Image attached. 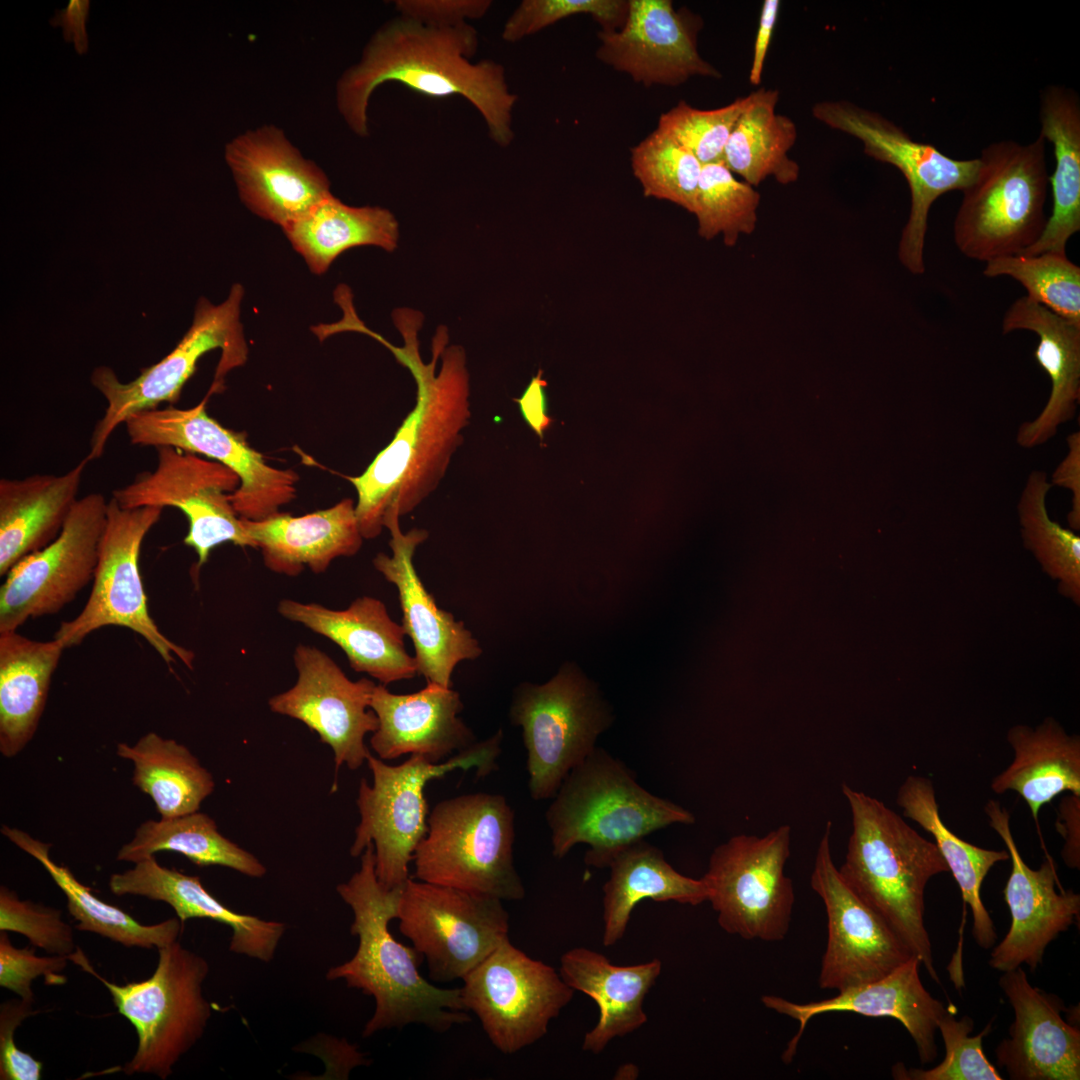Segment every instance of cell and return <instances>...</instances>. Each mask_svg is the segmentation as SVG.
<instances>
[{"instance_id": "obj_14", "label": "cell", "mask_w": 1080, "mask_h": 1080, "mask_svg": "<svg viewBox=\"0 0 1080 1080\" xmlns=\"http://www.w3.org/2000/svg\"><path fill=\"white\" fill-rule=\"evenodd\" d=\"M791 827L764 836L739 834L712 852L702 880L719 926L745 940L776 942L788 934L795 892L785 874Z\"/></svg>"}, {"instance_id": "obj_24", "label": "cell", "mask_w": 1080, "mask_h": 1080, "mask_svg": "<svg viewBox=\"0 0 1080 1080\" xmlns=\"http://www.w3.org/2000/svg\"><path fill=\"white\" fill-rule=\"evenodd\" d=\"M225 158L243 203L281 228L331 194L326 174L273 125L238 135Z\"/></svg>"}, {"instance_id": "obj_48", "label": "cell", "mask_w": 1080, "mask_h": 1080, "mask_svg": "<svg viewBox=\"0 0 1080 1080\" xmlns=\"http://www.w3.org/2000/svg\"><path fill=\"white\" fill-rule=\"evenodd\" d=\"M630 161L645 197L666 200L693 213L703 165L690 151L655 129L631 148Z\"/></svg>"}, {"instance_id": "obj_59", "label": "cell", "mask_w": 1080, "mask_h": 1080, "mask_svg": "<svg viewBox=\"0 0 1080 1080\" xmlns=\"http://www.w3.org/2000/svg\"><path fill=\"white\" fill-rule=\"evenodd\" d=\"M779 8V0H765L762 4L749 71V81L752 85H758L761 82L766 56L779 15Z\"/></svg>"}, {"instance_id": "obj_5", "label": "cell", "mask_w": 1080, "mask_h": 1080, "mask_svg": "<svg viewBox=\"0 0 1080 1080\" xmlns=\"http://www.w3.org/2000/svg\"><path fill=\"white\" fill-rule=\"evenodd\" d=\"M552 854L563 858L579 843L584 861L609 867L622 850L671 824H693L683 807L645 790L620 760L601 748L574 767L547 809Z\"/></svg>"}, {"instance_id": "obj_28", "label": "cell", "mask_w": 1080, "mask_h": 1080, "mask_svg": "<svg viewBox=\"0 0 1080 1080\" xmlns=\"http://www.w3.org/2000/svg\"><path fill=\"white\" fill-rule=\"evenodd\" d=\"M463 707L457 691L436 683L427 682L411 694H395L376 684L370 708L379 725L370 738L371 748L382 760L417 754L440 763L477 742L458 716Z\"/></svg>"}, {"instance_id": "obj_49", "label": "cell", "mask_w": 1080, "mask_h": 1080, "mask_svg": "<svg viewBox=\"0 0 1080 1080\" xmlns=\"http://www.w3.org/2000/svg\"><path fill=\"white\" fill-rule=\"evenodd\" d=\"M973 1020L969 1016L955 1017L950 1005L937 1022L945 1057L931 1069L905 1068L902 1063L892 1067L894 1079L901 1080H1002L996 1067L983 1051V1038L990 1032L989 1023L979 1034L970 1036Z\"/></svg>"}, {"instance_id": "obj_47", "label": "cell", "mask_w": 1080, "mask_h": 1080, "mask_svg": "<svg viewBox=\"0 0 1080 1080\" xmlns=\"http://www.w3.org/2000/svg\"><path fill=\"white\" fill-rule=\"evenodd\" d=\"M983 274L1018 281L1029 299L1080 326V267L1066 253L1016 254L985 263Z\"/></svg>"}, {"instance_id": "obj_43", "label": "cell", "mask_w": 1080, "mask_h": 1080, "mask_svg": "<svg viewBox=\"0 0 1080 1080\" xmlns=\"http://www.w3.org/2000/svg\"><path fill=\"white\" fill-rule=\"evenodd\" d=\"M119 757L133 763L132 783L148 795L161 818L199 811L215 781L183 744L149 732L133 745L118 743Z\"/></svg>"}, {"instance_id": "obj_26", "label": "cell", "mask_w": 1080, "mask_h": 1080, "mask_svg": "<svg viewBox=\"0 0 1080 1080\" xmlns=\"http://www.w3.org/2000/svg\"><path fill=\"white\" fill-rule=\"evenodd\" d=\"M921 961L911 956L883 977L839 991L834 997L808 1003H795L775 995H763L765 1007L799 1023L783 1052L785 1063L792 1061L809 1021L820 1014L851 1012L868 1017H892L899 1021L913 1039L922 1064L937 1057V1022L947 1007L923 986Z\"/></svg>"}, {"instance_id": "obj_10", "label": "cell", "mask_w": 1080, "mask_h": 1080, "mask_svg": "<svg viewBox=\"0 0 1080 1080\" xmlns=\"http://www.w3.org/2000/svg\"><path fill=\"white\" fill-rule=\"evenodd\" d=\"M243 295L242 286L234 284L219 305L201 297L192 325L176 347L159 362L141 369L134 380L123 383L106 366L93 371L91 383L104 396L107 406L90 439L87 455L90 461L102 456L113 431L129 416L158 408L164 402L176 403L200 358L215 349L221 350V357L207 396L223 390L227 373L247 360L248 348L240 322Z\"/></svg>"}, {"instance_id": "obj_32", "label": "cell", "mask_w": 1080, "mask_h": 1080, "mask_svg": "<svg viewBox=\"0 0 1080 1080\" xmlns=\"http://www.w3.org/2000/svg\"><path fill=\"white\" fill-rule=\"evenodd\" d=\"M1016 330L1038 336L1034 357L1051 382L1044 408L1034 420L1021 424L1016 435L1018 445L1030 449L1046 443L1075 416L1080 400V326L1023 296L1002 320L1004 334Z\"/></svg>"}, {"instance_id": "obj_53", "label": "cell", "mask_w": 1080, "mask_h": 1080, "mask_svg": "<svg viewBox=\"0 0 1080 1080\" xmlns=\"http://www.w3.org/2000/svg\"><path fill=\"white\" fill-rule=\"evenodd\" d=\"M68 961L66 956H37L34 948H17L6 931L0 932V986L23 1000L34 1002L31 984L38 977L43 976L48 984L66 982L61 972Z\"/></svg>"}, {"instance_id": "obj_9", "label": "cell", "mask_w": 1080, "mask_h": 1080, "mask_svg": "<svg viewBox=\"0 0 1080 1080\" xmlns=\"http://www.w3.org/2000/svg\"><path fill=\"white\" fill-rule=\"evenodd\" d=\"M514 812L494 793H468L438 802L413 854L418 880L516 901L525 888L513 858Z\"/></svg>"}, {"instance_id": "obj_52", "label": "cell", "mask_w": 1080, "mask_h": 1080, "mask_svg": "<svg viewBox=\"0 0 1080 1080\" xmlns=\"http://www.w3.org/2000/svg\"><path fill=\"white\" fill-rule=\"evenodd\" d=\"M0 931L24 935L49 955L69 957L77 950L72 927L61 910L22 900L15 891L0 887Z\"/></svg>"}, {"instance_id": "obj_45", "label": "cell", "mask_w": 1080, "mask_h": 1080, "mask_svg": "<svg viewBox=\"0 0 1080 1080\" xmlns=\"http://www.w3.org/2000/svg\"><path fill=\"white\" fill-rule=\"evenodd\" d=\"M1051 488L1045 471L1029 474L1017 505L1021 535L1043 571L1058 582L1059 593L1079 605L1080 537L1050 518L1046 499Z\"/></svg>"}, {"instance_id": "obj_39", "label": "cell", "mask_w": 1080, "mask_h": 1080, "mask_svg": "<svg viewBox=\"0 0 1080 1080\" xmlns=\"http://www.w3.org/2000/svg\"><path fill=\"white\" fill-rule=\"evenodd\" d=\"M609 867L610 878L603 887L604 946L622 939L632 911L644 899L692 906L708 900V889L701 878L677 872L662 851L644 839L622 850Z\"/></svg>"}, {"instance_id": "obj_46", "label": "cell", "mask_w": 1080, "mask_h": 1080, "mask_svg": "<svg viewBox=\"0 0 1080 1080\" xmlns=\"http://www.w3.org/2000/svg\"><path fill=\"white\" fill-rule=\"evenodd\" d=\"M760 200L755 187L738 179L722 161L704 164L692 213L699 236L711 240L721 235L726 246H734L740 236L755 231Z\"/></svg>"}, {"instance_id": "obj_20", "label": "cell", "mask_w": 1080, "mask_h": 1080, "mask_svg": "<svg viewBox=\"0 0 1080 1080\" xmlns=\"http://www.w3.org/2000/svg\"><path fill=\"white\" fill-rule=\"evenodd\" d=\"M830 833L828 823L816 851L810 886L827 915L828 937L818 984L839 992L877 980L913 955L845 882L832 858Z\"/></svg>"}, {"instance_id": "obj_6", "label": "cell", "mask_w": 1080, "mask_h": 1080, "mask_svg": "<svg viewBox=\"0 0 1080 1080\" xmlns=\"http://www.w3.org/2000/svg\"><path fill=\"white\" fill-rule=\"evenodd\" d=\"M1042 135L983 148L953 223L956 247L981 262L1022 254L1043 232L1049 175Z\"/></svg>"}, {"instance_id": "obj_22", "label": "cell", "mask_w": 1080, "mask_h": 1080, "mask_svg": "<svg viewBox=\"0 0 1080 1080\" xmlns=\"http://www.w3.org/2000/svg\"><path fill=\"white\" fill-rule=\"evenodd\" d=\"M701 17L677 10L671 0H628L623 26L598 33L597 58L645 87H675L700 76L722 74L698 50Z\"/></svg>"}, {"instance_id": "obj_31", "label": "cell", "mask_w": 1080, "mask_h": 1080, "mask_svg": "<svg viewBox=\"0 0 1080 1080\" xmlns=\"http://www.w3.org/2000/svg\"><path fill=\"white\" fill-rule=\"evenodd\" d=\"M351 498L303 516L276 513L261 520L242 519L254 548H259L265 566L279 574L295 577L305 568L314 573L327 570L341 556H353L362 546L356 511Z\"/></svg>"}, {"instance_id": "obj_1", "label": "cell", "mask_w": 1080, "mask_h": 1080, "mask_svg": "<svg viewBox=\"0 0 1080 1080\" xmlns=\"http://www.w3.org/2000/svg\"><path fill=\"white\" fill-rule=\"evenodd\" d=\"M392 319L403 346H394L377 333L373 338L409 369L416 383V402L366 470L347 477L357 492L355 511L365 539L376 538L399 522L438 487L471 417L464 349L447 346V328L440 325L432 340V359L424 363L417 338L422 314L398 308Z\"/></svg>"}, {"instance_id": "obj_38", "label": "cell", "mask_w": 1080, "mask_h": 1080, "mask_svg": "<svg viewBox=\"0 0 1080 1080\" xmlns=\"http://www.w3.org/2000/svg\"><path fill=\"white\" fill-rule=\"evenodd\" d=\"M896 803L905 817L933 836L936 847L960 888L964 905H969L972 911L974 940L982 949L993 948L997 934L982 902L981 887L996 863L1009 860L1008 851L981 848L953 833L941 819L935 788L927 777L908 776L898 789Z\"/></svg>"}, {"instance_id": "obj_40", "label": "cell", "mask_w": 1080, "mask_h": 1080, "mask_svg": "<svg viewBox=\"0 0 1080 1080\" xmlns=\"http://www.w3.org/2000/svg\"><path fill=\"white\" fill-rule=\"evenodd\" d=\"M282 229L310 271L318 275L350 248L377 246L392 252L399 240V223L391 211L350 206L332 194Z\"/></svg>"}, {"instance_id": "obj_18", "label": "cell", "mask_w": 1080, "mask_h": 1080, "mask_svg": "<svg viewBox=\"0 0 1080 1080\" xmlns=\"http://www.w3.org/2000/svg\"><path fill=\"white\" fill-rule=\"evenodd\" d=\"M157 450V466L116 489L113 497L122 508L175 507L188 520L185 545L197 554L200 568L211 551L231 542L254 547L231 495L240 486L238 475L222 463L175 447Z\"/></svg>"}, {"instance_id": "obj_44", "label": "cell", "mask_w": 1080, "mask_h": 1080, "mask_svg": "<svg viewBox=\"0 0 1080 1080\" xmlns=\"http://www.w3.org/2000/svg\"><path fill=\"white\" fill-rule=\"evenodd\" d=\"M163 851L180 853L201 867L223 866L252 878L267 872L255 855L223 836L214 819L199 811L143 822L116 859L136 863Z\"/></svg>"}, {"instance_id": "obj_15", "label": "cell", "mask_w": 1080, "mask_h": 1080, "mask_svg": "<svg viewBox=\"0 0 1080 1080\" xmlns=\"http://www.w3.org/2000/svg\"><path fill=\"white\" fill-rule=\"evenodd\" d=\"M396 919L436 982L463 979L509 939L502 900L412 877L403 885Z\"/></svg>"}, {"instance_id": "obj_27", "label": "cell", "mask_w": 1080, "mask_h": 1080, "mask_svg": "<svg viewBox=\"0 0 1080 1080\" xmlns=\"http://www.w3.org/2000/svg\"><path fill=\"white\" fill-rule=\"evenodd\" d=\"M999 986L1014 1011L1009 1037L995 1049L1012 1080H1079L1080 1029L1061 1017L1062 1000L1033 987L1024 969L1005 971Z\"/></svg>"}, {"instance_id": "obj_58", "label": "cell", "mask_w": 1080, "mask_h": 1080, "mask_svg": "<svg viewBox=\"0 0 1080 1080\" xmlns=\"http://www.w3.org/2000/svg\"><path fill=\"white\" fill-rule=\"evenodd\" d=\"M89 8L88 0H71L64 9L57 10L50 19L51 26L62 28L65 41L73 43L76 52L80 55L88 51L86 21Z\"/></svg>"}, {"instance_id": "obj_51", "label": "cell", "mask_w": 1080, "mask_h": 1080, "mask_svg": "<svg viewBox=\"0 0 1080 1080\" xmlns=\"http://www.w3.org/2000/svg\"><path fill=\"white\" fill-rule=\"evenodd\" d=\"M627 12L628 0H524L505 22L501 37L514 43L578 14L590 15L609 33L623 26Z\"/></svg>"}, {"instance_id": "obj_8", "label": "cell", "mask_w": 1080, "mask_h": 1080, "mask_svg": "<svg viewBox=\"0 0 1080 1080\" xmlns=\"http://www.w3.org/2000/svg\"><path fill=\"white\" fill-rule=\"evenodd\" d=\"M69 960L94 975L110 992L118 1013L135 1028L137 1048L122 1071L166 1080L174 1066L202 1038L212 1015L202 985L209 964L177 940L158 949L151 977L118 985L96 973L81 950Z\"/></svg>"}, {"instance_id": "obj_36", "label": "cell", "mask_w": 1080, "mask_h": 1080, "mask_svg": "<svg viewBox=\"0 0 1080 1080\" xmlns=\"http://www.w3.org/2000/svg\"><path fill=\"white\" fill-rule=\"evenodd\" d=\"M65 648L17 631L0 633V752L17 755L33 738Z\"/></svg>"}, {"instance_id": "obj_57", "label": "cell", "mask_w": 1080, "mask_h": 1080, "mask_svg": "<svg viewBox=\"0 0 1080 1080\" xmlns=\"http://www.w3.org/2000/svg\"><path fill=\"white\" fill-rule=\"evenodd\" d=\"M1056 828L1064 839L1062 859L1071 869L1080 868V796L1069 793L1058 806Z\"/></svg>"}, {"instance_id": "obj_3", "label": "cell", "mask_w": 1080, "mask_h": 1080, "mask_svg": "<svg viewBox=\"0 0 1080 1080\" xmlns=\"http://www.w3.org/2000/svg\"><path fill=\"white\" fill-rule=\"evenodd\" d=\"M402 888L388 889L379 882L373 844L361 854L359 870L336 887L353 911L350 933L358 937V947L350 960L331 967L326 979H343L347 987L374 998L363 1037L410 1024L444 1033L470 1021L460 988L442 989L425 980L418 971L420 954L390 932Z\"/></svg>"}, {"instance_id": "obj_56", "label": "cell", "mask_w": 1080, "mask_h": 1080, "mask_svg": "<svg viewBox=\"0 0 1080 1080\" xmlns=\"http://www.w3.org/2000/svg\"><path fill=\"white\" fill-rule=\"evenodd\" d=\"M1067 454L1055 468L1051 485L1071 492V510L1067 515L1070 528L1080 530V432L1071 433L1066 438Z\"/></svg>"}, {"instance_id": "obj_35", "label": "cell", "mask_w": 1080, "mask_h": 1080, "mask_svg": "<svg viewBox=\"0 0 1080 1080\" xmlns=\"http://www.w3.org/2000/svg\"><path fill=\"white\" fill-rule=\"evenodd\" d=\"M1007 741L1014 758L990 787L996 794L1016 792L1028 805L1040 835L1042 806L1065 792L1080 796V737L1068 734L1058 721L1047 717L1035 728L1011 727Z\"/></svg>"}, {"instance_id": "obj_55", "label": "cell", "mask_w": 1080, "mask_h": 1080, "mask_svg": "<svg viewBox=\"0 0 1080 1080\" xmlns=\"http://www.w3.org/2000/svg\"><path fill=\"white\" fill-rule=\"evenodd\" d=\"M489 0H398L399 16L435 27H453L484 17Z\"/></svg>"}, {"instance_id": "obj_29", "label": "cell", "mask_w": 1080, "mask_h": 1080, "mask_svg": "<svg viewBox=\"0 0 1080 1080\" xmlns=\"http://www.w3.org/2000/svg\"><path fill=\"white\" fill-rule=\"evenodd\" d=\"M277 610L336 643L354 671L367 673L385 686L419 674L415 657L406 651L403 626L391 619L377 598L359 597L342 610L283 599Z\"/></svg>"}, {"instance_id": "obj_17", "label": "cell", "mask_w": 1080, "mask_h": 1080, "mask_svg": "<svg viewBox=\"0 0 1080 1080\" xmlns=\"http://www.w3.org/2000/svg\"><path fill=\"white\" fill-rule=\"evenodd\" d=\"M208 396L188 409L155 408L129 416L125 423L134 445L175 447L222 463L235 472L240 486L231 495L242 519L261 520L280 512L296 497L299 476L269 465L244 433L225 428L206 410Z\"/></svg>"}, {"instance_id": "obj_30", "label": "cell", "mask_w": 1080, "mask_h": 1080, "mask_svg": "<svg viewBox=\"0 0 1080 1080\" xmlns=\"http://www.w3.org/2000/svg\"><path fill=\"white\" fill-rule=\"evenodd\" d=\"M108 886L117 896L135 895L170 905L181 922L205 918L232 930L229 950L263 962H270L285 933L283 922L268 921L235 912L223 905L203 886L200 878L160 865L155 856L134 863V867L110 876Z\"/></svg>"}, {"instance_id": "obj_4", "label": "cell", "mask_w": 1080, "mask_h": 1080, "mask_svg": "<svg viewBox=\"0 0 1080 1080\" xmlns=\"http://www.w3.org/2000/svg\"><path fill=\"white\" fill-rule=\"evenodd\" d=\"M852 832L838 868L849 887L892 929L909 952L940 983L925 927V889L949 872L934 842L921 836L883 802L849 785Z\"/></svg>"}, {"instance_id": "obj_25", "label": "cell", "mask_w": 1080, "mask_h": 1080, "mask_svg": "<svg viewBox=\"0 0 1080 1080\" xmlns=\"http://www.w3.org/2000/svg\"><path fill=\"white\" fill-rule=\"evenodd\" d=\"M392 555L379 553L373 565L396 586L402 610V626L415 649L419 674L427 682L451 687L455 667L464 660H474L482 648L464 622L441 609L417 574L413 564L416 548L428 538L424 529L403 533L399 522L388 527Z\"/></svg>"}, {"instance_id": "obj_54", "label": "cell", "mask_w": 1080, "mask_h": 1080, "mask_svg": "<svg viewBox=\"0 0 1080 1080\" xmlns=\"http://www.w3.org/2000/svg\"><path fill=\"white\" fill-rule=\"evenodd\" d=\"M34 1002L12 999L0 1006V1079L39 1080L42 1062L20 1050L14 1041L15 1030L33 1015Z\"/></svg>"}, {"instance_id": "obj_50", "label": "cell", "mask_w": 1080, "mask_h": 1080, "mask_svg": "<svg viewBox=\"0 0 1080 1080\" xmlns=\"http://www.w3.org/2000/svg\"><path fill=\"white\" fill-rule=\"evenodd\" d=\"M749 96L715 109H699L681 100L661 114L657 130L690 151L702 165L721 161L734 126Z\"/></svg>"}, {"instance_id": "obj_60", "label": "cell", "mask_w": 1080, "mask_h": 1080, "mask_svg": "<svg viewBox=\"0 0 1080 1080\" xmlns=\"http://www.w3.org/2000/svg\"><path fill=\"white\" fill-rule=\"evenodd\" d=\"M546 381L542 370L533 376L520 398L515 399L527 424L543 439L544 432L550 427L552 419L546 413Z\"/></svg>"}, {"instance_id": "obj_33", "label": "cell", "mask_w": 1080, "mask_h": 1080, "mask_svg": "<svg viewBox=\"0 0 1080 1080\" xmlns=\"http://www.w3.org/2000/svg\"><path fill=\"white\" fill-rule=\"evenodd\" d=\"M662 971L655 958L636 965H615L603 954L577 947L560 958V976L574 991L595 1001L599 1008L597 1024L583 1039L582 1049L601 1053L608 1043L644 1025L646 994Z\"/></svg>"}, {"instance_id": "obj_42", "label": "cell", "mask_w": 1080, "mask_h": 1080, "mask_svg": "<svg viewBox=\"0 0 1080 1080\" xmlns=\"http://www.w3.org/2000/svg\"><path fill=\"white\" fill-rule=\"evenodd\" d=\"M1 833L36 859L48 872L64 893L68 911L77 921V930L98 934L125 947L143 949L158 950L177 941L183 926L178 917L157 924H142L119 907L95 896L89 887L78 881L68 867L54 862L49 855L51 844L7 825L1 827Z\"/></svg>"}, {"instance_id": "obj_13", "label": "cell", "mask_w": 1080, "mask_h": 1080, "mask_svg": "<svg viewBox=\"0 0 1080 1080\" xmlns=\"http://www.w3.org/2000/svg\"><path fill=\"white\" fill-rule=\"evenodd\" d=\"M812 114L828 127L858 139L866 155L894 166L904 176L911 205L898 244V259L910 273L922 275L930 208L943 194L963 191L972 182L978 158H952L932 144L914 140L881 114L850 101H820Z\"/></svg>"}, {"instance_id": "obj_21", "label": "cell", "mask_w": 1080, "mask_h": 1080, "mask_svg": "<svg viewBox=\"0 0 1080 1080\" xmlns=\"http://www.w3.org/2000/svg\"><path fill=\"white\" fill-rule=\"evenodd\" d=\"M293 660L297 681L269 699L270 710L315 731L332 749L336 772L343 765L358 769L370 753L364 738L379 725L370 708L376 684L367 678L350 680L335 661L313 646L298 645Z\"/></svg>"}, {"instance_id": "obj_11", "label": "cell", "mask_w": 1080, "mask_h": 1080, "mask_svg": "<svg viewBox=\"0 0 1080 1080\" xmlns=\"http://www.w3.org/2000/svg\"><path fill=\"white\" fill-rule=\"evenodd\" d=\"M509 717L523 731L528 789L535 800L556 795L612 722L595 685L570 664L545 684H520L513 692Z\"/></svg>"}, {"instance_id": "obj_37", "label": "cell", "mask_w": 1080, "mask_h": 1080, "mask_svg": "<svg viewBox=\"0 0 1080 1080\" xmlns=\"http://www.w3.org/2000/svg\"><path fill=\"white\" fill-rule=\"evenodd\" d=\"M1040 135L1053 145L1055 169L1049 182L1053 207L1038 240L1022 254L1066 253L1080 230V101L1062 85H1049L1040 97Z\"/></svg>"}, {"instance_id": "obj_2", "label": "cell", "mask_w": 1080, "mask_h": 1080, "mask_svg": "<svg viewBox=\"0 0 1080 1080\" xmlns=\"http://www.w3.org/2000/svg\"><path fill=\"white\" fill-rule=\"evenodd\" d=\"M478 33L469 23L429 26L399 16L379 28L359 62L337 84V106L348 127L366 137L372 93L385 82H398L435 98L459 95L482 116L493 142L508 147L514 139L513 109L504 67L494 60L473 62Z\"/></svg>"}, {"instance_id": "obj_12", "label": "cell", "mask_w": 1080, "mask_h": 1080, "mask_svg": "<svg viewBox=\"0 0 1080 1080\" xmlns=\"http://www.w3.org/2000/svg\"><path fill=\"white\" fill-rule=\"evenodd\" d=\"M161 507L126 509L111 498L100 542L92 589L81 612L60 623L54 634L65 649L106 626L142 636L167 665L179 658L192 668L194 653L167 638L152 619L139 567L142 542L162 514Z\"/></svg>"}, {"instance_id": "obj_23", "label": "cell", "mask_w": 1080, "mask_h": 1080, "mask_svg": "<svg viewBox=\"0 0 1080 1080\" xmlns=\"http://www.w3.org/2000/svg\"><path fill=\"white\" fill-rule=\"evenodd\" d=\"M984 812L1012 862L1003 890L1011 915L1010 928L1002 941L993 946L988 964L1001 972L1022 964L1034 971L1042 962L1047 946L1079 920L1080 895L1072 889L1057 892L1056 867L1048 854L1038 869L1025 863L1011 831L1010 813L999 801H987Z\"/></svg>"}, {"instance_id": "obj_16", "label": "cell", "mask_w": 1080, "mask_h": 1080, "mask_svg": "<svg viewBox=\"0 0 1080 1080\" xmlns=\"http://www.w3.org/2000/svg\"><path fill=\"white\" fill-rule=\"evenodd\" d=\"M462 980L463 1004L504 1054H514L544 1037L550 1021L574 995L553 967L532 959L509 939Z\"/></svg>"}, {"instance_id": "obj_34", "label": "cell", "mask_w": 1080, "mask_h": 1080, "mask_svg": "<svg viewBox=\"0 0 1080 1080\" xmlns=\"http://www.w3.org/2000/svg\"><path fill=\"white\" fill-rule=\"evenodd\" d=\"M90 460L62 475L35 474L0 479V575L54 541L78 500Z\"/></svg>"}, {"instance_id": "obj_41", "label": "cell", "mask_w": 1080, "mask_h": 1080, "mask_svg": "<svg viewBox=\"0 0 1080 1080\" xmlns=\"http://www.w3.org/2000/svg\"><path fill=\"white\" fill-rule=\"evenodd\" d=\"M748 96L721 161L753 187L769 177L783 185L796 182L800 166L789 152L797 140V127L791 118L776 111L779 91L760 88Z\"/></svg>"}, {"instance_id": "obj_7", "label": "cell", "mask_w": 1080, "mask_h": 1080, "mask_svg": "<svg viewBox=\"0 0 1080 1080\" xmlns=\"http://www.w3.org/2000/svg\"><path fill=\"white\" fill-rule=\"evenodd\" d=\"M502 739L499 730L440 763L412 754L402 764L389 765L370 752L366 762L373 781L370 785L362 779L359 785L360 821L350 855L361 856L373 844L379 882L388 889L403 886L410 878L414 851L428 831L426 784L456 769L475 768L478 777L488 775L495 770Z\"/></svg>"}, {"instance_id": "obj_19", "label": "cell", "mask_w": 1080, "mask_h": 1080, "mask_svg": "<svg viewBox=\"0 0 1080 1080\" xmlns=\"http://www.w3.org/2000/svg\"><path fill=\"white\" fill-rule=\"evenodd\" d=\"M107 508L108 501L100 493L78 499L58 537L5 575L0 588V633L58 613L93 580Z\"/></svg>"}]
</instances>
